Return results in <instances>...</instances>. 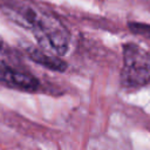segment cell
Wrapping results in <instances>:
<instances>
[{
    "mask_svg": "<svg viewBox=\"0 0 150 150\" xmlns=\"http://www.w3.org/2000/svg\"><path fill=\"white\" fill-rule=\"evenodd\" d=\"M1 9L12 21L29 29L40 48L59 56L67 53L69 30L49 8L34 0H4Z\"/></svg>",
    "mask_w": 150,
    "mask_h": 150,
    "instance_id": "cell-1",
    "label": "cell"
},
{
    "mask_svg": "<svg viewBox=\"0 0 150 150\" xmlns=\"http://www.w3.org/2000/svg\"><path fill=\"white\" fill-rule=\"evenodd\" d=\"M150 82V53L137 43L123 45V66L121 84L125 88H139Z\"/></svg>",
    "mask_w": 150,
    "mask_h": 150,
    "instance_id": "cell-2",
    "label": "cell"
},
{
    "mask_svg": "<svg viewBox=\"0 0 150 150\" xmlns=\"http://www.w3.org/2000/svg\"><path fill=\"white\" fill-rule=\"evenodd\" d=\"M26 53L33 62H35L49 70L64 71L67 69V63L59 55L47 52L40 47H28L26 49Z\"/></svg>",
    "mask_w": 150,
    "mask_h": 150,
    "instance_id": "cell-3",
    "label": "cell"
},
{
    "mask_svg": "<svg viewBox=\"0 0 150 150\" xmlns=\"http://www.w3.org/2000/svg\"><path fill=\"white\" fill-rule=\"evenodd\" d=\"M18 64H22L20 59L15 55V53L9 47L0 42V74L7 68L18 66Z\"/></svg>",
    "mask_w": 150,
    "mask_h": 150,
    "instance_id": "cell-4",
    "label": "cell"
},
{
    "mask_svg": "<svg viewBox=\"0 0 150 150\" xmlns=\"http://www.w3.org/2000/svg\"><path fill=\"white\" fill-rule=\"evenodd\" d=\"M128 27H129L130 32H132L134 34L141 35V36L150 40V25L141 23V22H129Z\"/></svg>",
    "mask_w": 150,
    "mask_h": 150,
    "instance_id": "cell-5",
    "label": "cell"
}]
</instances>
